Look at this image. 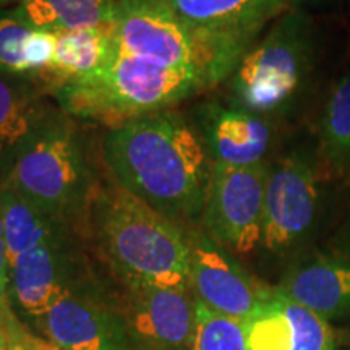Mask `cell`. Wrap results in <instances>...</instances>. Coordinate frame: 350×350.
<instances>
[{"label":"cell","mask_w":350,"mask_h":350,"mask_svg":"<svg viewBox=\"0 0 350 350\" xmlns=\"http://www.w3.org/2000/svg\"><path fill=\"white\" fill-rule=\"evenodd\" d=\"M99 159L157 213L185 229L198 226L213 161L185 113L167 109L109 129Z\"/></svg>","instance_id":"6da1fadb"},{"label":"cell","mask_w":350,"mask_h":350,"mask_svg":"<svg viewBox=\"0 0 350 350\" xmlns=\"http://www.w3.org/2000/svg\"><path fill=\"white\" fill-rule=\"evenodd\" d=\"M80 230L125 287H190L188 229L126 191L106 170L88 200Z\"/></svg>","instance_id":"7a4b0ae2"},{"label":"cell","mask_w":350,"mask_h":350,"mask_svg":"<svg viewBox=\"0 0 350 350\" xmlns=\"http://www.w3.org/2000/svg\"><path fill=\"white\" fill-rule=\"evenodd\" d=\"M80 124L49 104L0 161V185L42 213L78 227L104 170Z\"/></svg>","instance_id":"3957f363"},{"label":"cell","mask_w":350,"mask_h":350,"mask_svg":"<svg viewBox=\"0 0 350 350\" xmlns=\"http://www.w3.org/2000/svg\"><path fill=\"white\" fill-rule=\"evenodd\" d=\"M319 60L308 12L286 10L245 52L227 78V103L279 122L299 111L312 91Z\"/></svg>","instance_id":"277c9868"},{"label":"cell","mask_w":350,"mask_h":350,"mask_svg":"<svg viewBox=\"0 0 350 350\" xmlns=\"http://www.w3.org/2000/svg\"><path fill=\"white\" fill-rule=\"evenodd\" d=\"M206 90L208 83L195 73L119 52L98 72L57 88L52 98L73 119L109 130L174 109Z\"/></svg>","instance_id":"5b68a950"},{"label":"cell","mask_w":350,"mask_h":350,"mask_svg":"<svg viewBox=\"0 0 350 350\" xmlns=\"http://www.w3.org/2000/svg\"><path fill=\"white\" fill-rule=\"evenodd\" d=\"M116 41L119 52L195 73L209 88L224 83L250 49L196 33L175 15L165 0H144L120 10Z\"/></svg>","instance_id":"8992f818"},{"label":"cell","mask_w":350,"mask_h":350,"mask_svg":"<svg viewBox=\"0 0 350 350\" xmlns=\"http://www.w3.org/2000/svg\"><path fill=\"white\" fill-rule=\"evenodd\" d=\"M325 170L318 156L292 148L271 161L266 178L261 248L282 255L310 237L325 200Z\"/></svg>","instance_id":"52a82bcc"},{"label":"cell","mask_w":350,"mask_h":350,"mask_svg":"<svg viewBox=\"0 0 350 350\" xmlns=\"http://www.w3.org/2000/svg\"><path fill=\"white\" fill-rule=\"evenodd\" d=\"M269 161L252 167L213 164L198 227L232 255L261 247Z\"/></svg>","instance_id":"ba28073f"},{"label":"cell","mask_w":350,"mask_h":350,"mask_svg":"<svg viewBox=\"0 0 350 350\" xmlns=\"http://www.w3.org/2000/svg\"><path fill=\"white\" fill-rule=\"evenodd\" d=\"M36 319L59 350H143L124 312L91 286L65 294Z\"/></svg>","instance_id":"9c48e42d"},{"label":"cell","mask_w":350,"mask_h":350,"mask_svg":"<svg viewBox=\"0 0 350 350\" xmlns=\"http://www.w3.org/2000/svg\"><path fill=\"white\" fill-rule=\"evenodd\" d=\"M80 235L39 245L7 266L5 292L16 308L39 318L65 294L90 286L78 250Z\"/></svg>","instance_id":"30bf717a"},{"label":"cell","mask_w":350,"mask_h":350,"mask_svg":"<svg viewBox=\"0 0 350 350\" xmlns=\"http://www.w3.org/2000/svg\"><path fill=\"white\" fill-rule=\"evenodd\" d=\"M188 237L191 294L214 312L245 321L260 306L269 287L258 282L235 255L209 239L198 226L188 229Z\"/></svg>","instance_id":"8fae6325"},{"label":"cell","mask_w":350,"mask_h":350,"mask_svg":"<svg viewBox=\"0 0 350 350\" xmlns=\"http://www.w3.org/2000/svg\"><path fill=\"white\" fill-rule=\"evenodd\" d=\"M213 164L252 167L268 163L274 122L232 104L201 100L187 113Z\"/></svg>","instance_id":"7c38bea8"},{"label":"cell","mask_w":350,"mask_h":350,"mask_svg":"<svg viewBox=\"0 0 350 350\" xmlns=\"http://www.w3.org/2000/svg\"><path fill=\"white\" fill-rule=\"evenodd\" d=\"M126 321L143 350H190L196 327V299L190 287H125Z\"/></svg>","instance_id":"4fadbf2b"},{"label":"cell","mask_w":350,"mask_h":350,"mask_svg":"<svg viewBox=\"0 0 350 350\" xmlns=\"http://www.w3.org/2000/svg\"><path fill=\"white\" fill-rule=\"evenodd\" d=\"M248 350H334L329 321L269 288L260 306L245 319Z\"/></svg>","instance_id":"5bb4252c"},{"label":"cell","mask_w":350,"mask_h":350,"mask_svg":"<svg viewBox=\"0 0 350 350\" xmlns=\"http://www.w3.org/2000/svg\"><path fill=\"white\" fill-rule=\"evenodd\" d=\"M183 23L203 36L252 47L266 23L286 12L284 0H165Z\"/></svg>","instance_id":"9a60e30c"},{"label":"cell","mask_w":350,"mask_h":350,"mask_svg":"<svg viewBox=\"0 0 350 350\" xmlns=\"http://www.w3.org/2000/svg\"><path fill=\"white\" fill-rule=\"evenodd\" d=\"M275 288L327 321L345 317L350 313V258L317 255L295 261Z\"/></svg>","instance_id":"2e32d148"},{"label":"cell","mask_w":350,"mask_h":350,"mask_svg":"<svg viewBox=\"0 0 350 350\" xmlns=\"http://www.w3.org/2000/svg\"><path fill=\"white\" fill-rule=\"evenodd\" d=\"M119 54L116 25L78 31H55V52L51 68L42 77L49 94L65 83L98 72Z\"/></svg>","instance_id":"e0dca14e"},{"label":"cell","mask_w":350,"mask_h":350,"mask_svg":"<svg viewBox=\"0 0 350 350\" xmlns=\"http://www.w3.org/2000/svg\"><path fill=\"white\" fill-rule=\"evenodd\" d=\"M0 217L7 266L39 245L81 234L78 226L42 213L5 185H0Z\"/></svg>","instance_id":"ac0fdd59"},{"label":"cell","mask_w":350,"mask_h":350,"mask_svg":"<svg viewBox=\"0 0 350 350\" xmlns=\"http://www.w3.org/2000/svg\"><path fill=\"white\" fill-rule=\"evenodd\" d=\"M317 156L326 175L350 182V70L332 83L323 103Z\"/></svg>","instance_id":"d6986e66"},{"label":"cell","mask_w":350,"mask_h":350,"mask_svg":"<svg viewBox=\"0 0 350 350\" xmlns=\"http://www.w3.org/2000/svg\"><path fill=\"white\" fill-rule=\"evenodd\" d=\"M47 96V88L36 78L0 72V161L49 106Z\"/></svg>","instance_id":"ffe728a7"},{"label":"cell","mask_w":350,"mask_h":350,"mask_svg":"<svg viewBox=\"0 0 350 350\" xmlns=\"http://www.w3.org/2000/svg\"><path fill=\"white\" fill-rule=\"evenodd\" d=\"M18 8L33 26L54 33L107 28L120 12L111 0H25Z\"/></svg>","instance_id":"44dd1931"},{"label":"cell","mask_w":350,"mask_h":350,"mask_svg":"<svg viewBox=\"0 0 350 350\" xmlns=\"http://www.w3.org/2000/svg\"><path fill=\"white\" fill-rule=\"evenodd\" d=\"M190 350H248L243 323L196 300V327Z\"/></svg>","instance_id":"7402d4cb"},{"label":"cell","mask_w":350,"mask_h":350,"mask_svg":"<svg viewBox=\"0 0 350 350\" xmlns=\"http://www.w3.org/2000/svg\"><path fill=\"white\" fill-rule=\"evenodd\" d=\"M36 26L18 7L0 8V72L29 77L28 51Z\"/></svg>","instance_id":"603a6c76"},{"label":"cell","mask_w":350,"mask_h":350,"mask_svg":"<svg viewBox=\"0 0 350 350\" xmlns=\"http://www.w3.org/2000/svg\"><path fill=\"white\" fill-rule=\"evenodd\" d=\"M284 2H286V10H301L310 13L313 8L331 5L336 0H284Z\"/></svg>","instance_id":"cb8c5ba5"},{"label":"cell","mask_w":350,"mask_h":350,"mask_svg":"<svg viewBox=\"0 0 350 350\" xmlns=\"http://www.w3.org/2000/svg\"><path fill=\"white\" fill-rule=\"evenodd\" d=\"M111 2L117 8H119V10H124V8L137 5V3H142V2H144V0H111Z\"/></svg>","instance_id":"d4e9b609"},{"label":"cell","mask_w":350,"mask_h":350,"mask_svg":"<svg viewBox=\"0 0 350 350\" xmlns=\"http://www.w3.org/2000/svg\"><path fill=\"white\" fill-rule=\"evenodd\" d=\"M49 347H47L46 344L41 342V340H34V342L25 345V347H20L16 350H47Z\"/></svg>","instance_id":"484cf974"},{"label":"cell","mask_w":350,"mask_h":350,"mask_svg":"<svg viewBox=\"0 0 350 350\" xmlns=\"http://www.w3.org/2000/svg\"><path fill=\"white\" fill-rule=\"evenodd\" d=\"M21 2H25V0H0V8L18 7Z\"/></svg>","instance_id":"4316f807"},{"label":"cell","mask_w":350,"mask_h":350,"mask_svg":"<svg viewBox=\"0 0 350 350\" xmlns=\"http://www.w3.org/2000/svg\"><path fill=\"white\" fill-rule=\"evenodd\" d=\"M344 247L349 248V250H350V219H349L347 226H345V229H344Z\"/></svg>","instance_id":"83f0119b"},{"label":"cell","mask_w":350,"mask_h":350,"mask_svg":"<svg viewBox=\"0 0 350 350\" xmlns=\"http://www.w3.org/2000/svg\"><path fill=\"white\" fill-rule=\"evenodd\" d=\"M47 350H59V349H55V347H54V345H52V344H51V347H49V349H47Z\"/></svg>","instance_id":"f1b7e54d"},{"label":"cell","mask_w":350,"mask_h":350,"mask_svg":"<svg viewBox=\"0 0 350 350\" xmlns=\"http://www.w3.org/2000/svg\"><path fill=\"white\" fill-rule=\"evenodd\" d=\"M334 350H342V349H338V347H336V349H334Z\"/></svg>","instance_id":"f546056e"}]
</instances>
